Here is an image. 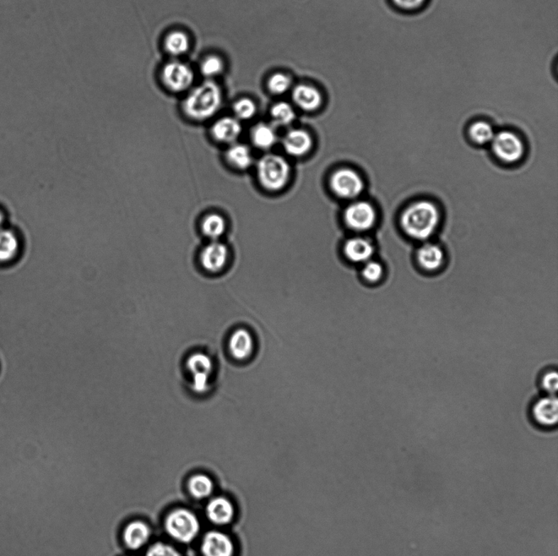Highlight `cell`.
<instances>
[{"instance_id": "obj_21", "label": "cell", "mask_w": 558, "mask_h": 556, "mask_svg": "<svg viewBox=\"0 0 558 556\" xmlns=\"http://www.w3.org/2000/svg\"><path fill=\"white\" fill-rule=\"evenodd\" d=\"M229 350L233 357L245 360L251 355L253 350V340L246 330L240 329L231 337Z\"/></svg>"}, {"instance_id": "obj_13", "label": "cell", "mask_w": 558, "mask_h": 556, "mask_svg": "<svg viewBox=\"0 0 558 556\" xmlns=\"http://www.w3.org/2000/svg\"><path fill=\"white\" fill-rule=\"evenodd\" d=\"M292 99L295 105L306 112L317 111L322 106L323 96L315 87L300 84L292 90Z\"/></svg>"}, {"instance_id": "obj_19", "label": "cell", "mask_w": 558, "mask_h": 556, "mask_svg": "<svg viewBox=\"0 0 558 556\" xmlns=\"http://www.w3.org/2000/svg\"><path fill=\"white\" fill-rule=\"evenodd\" d=\"M444 252L440 247L432 243H425L418 250L417 260L422 269L433 272L441 268L444 263Z\"/></svg>"}, {"instance_id": "obj_16", "label": "cell", "mask_w": 558, "mask_h": 556, "mask_svg": "<svg viewBox=\"0 0 558 556\" xmlns=\"http://www.w3.org/2000/svg\"><path fill=\"white\" fill-rule=\"evenodd\" d=\"M283 147L287 154L302 157L312 149V136L305 130L292 129L284 136Z\"/></svg>"}, {"instance_id": "obj_31", "label": "cell", "mask_w": 558, "mask_h": 556, "mask_svg": "<svg viewBox=\"0 0 558 556\" xmlns=\"http://www.w3.org/2000/svg\"><path fill=\"white\" fill-rule=\"evenodd\" d=\"M233 113L238 120L251 119L257 113L256 104L248 97L241 98L233 105Z\"/></svg>"}, {"instance_id": "obj_26", "label": "cell", "mask_w": 558, "mask_h": 556, "mask_svg": "<svg viewBox=\"0 0 558 556\" xmlns=\"http://www.w3.org/2000/svg\"><path fill=\"white\" fill-rule=\"evenodd\" d=\"M18 250L17 236L9 230H0V262H8L13 259Z\"/></svg>"}, {"instance_id": "obj_6", "label": "cell", "mask_w": 558, "mask_h": 556, "mask_svg": "<svg viewBox=\"0 0 558 556\" xmlns=\"http://www.w3.org/2000/svg\"><path fill=\"white\" fill-rule=\"evenodd\" d=\"M185 368L191 380V389L197 394H205L209 389L212 360L204 352H194L187 357Z\"/></svg>"}, {"instance_id": "obj_14", "label": "cell", "mask_w": 558, "mask_h": 556, "mask_svg": "<svg viewBox=\"0 0 558 556\" xmlns=\"http://www.w3.org/2000/svg\"><path fill=\"white\" fill-rule=\"evenodd\" d=\"M242 132L240 120L235 117L221 118L211 128V135L218 143L224 144L236 143Z\"/></svg>"}, {"instance_id": "obj_4", "label": "cell", "mask_w": 558, "mask_h": 556, "mask_svg": "<svg viewBox=\"0 0 558 556\" xmlns=\"http://www.w3.org/2000/svg\"><path fill=\"white\" fill-rule=\"evenodd\" d=\"M165 530L175 540L190 543L198 536L200 523L192 511L178 508L170 512L165 521Z\"/></svg>"}, {"instance_id": "obj_3", "label": "cell", "mask_w": 558, "mask_h": 556, "mask_svg": "<svg viewBox=\"0 0 558 556\" xmlns=\"http://www.w3.org/2000/svg\"><path fill=\"white\" fill-rule=\"evenodd\" d=\"M257 173L263 187L270 191H278L288 184L290 166L283 157L269 154L259 160Z\"/></svg>"}, {"instance_id": "obj_35", "label": "cell", "mask_w": 558, "mask_h": 556, "mask_svg": "<svg viewBox=\"0 0 558 556\" xmlns=\"http://www.w3.org/2000/svg\"><path fill=\"white\" fill-rule=\"evenodd\" d=\"M543 389L549 395H555L558 389V374L557 372H549L544 375L541 382Z\"/></svg>"}, {"instance_id": "obj_7", "label": "cell", "mask_w": 558, "mask_h": 556, "mask_svg": "<svg viewBox=\"0 0 558 556\" xmlns=\"http://www.w3.org/2000/svg\"><path fill=\"white\" fill-rule=\"evenodd\" d=\"M492 150L498 159L507 163L517 162L524 155L525 147L523 140L515 133L502 130L496 133L491 141Z\"/></svg>"}, {"instance_id": "obj_15", "label": "cell", "mask_w": 558, "mask_h": 556, "mask_svg": "<svg viewBox=\"0 0 558 556\" xmlns=\"http://www.w3.org/2000/svg\"><path fill=\"white\" fill-rule=\"evenodd\" d=\"M533 416L540 426L551 428L558 421V401L554 395L541 398L533 406Z\"/></svg>"}, {"instance_id": "obj_27", "label": "cell", "mask_w": 558, "mask_h": 556, "mask_svg": "<svg viewBox=\"0 0 558 556\" xmlns=\"http://www.w3.org/2000/svg\"><path fill=\"white\" fill-rule=\"evenodd\" d=\"M270 116L275 124L280 126H288L295 121L296 113L290 104L280 101L275 103L270 109Z\"/></svg>"}, {"instance_id": "obj_32", "label": "cell", "mask_w": 558, "mask_h": 556, "mask_svg": "<svg viewBox=\"0 0 558 556\" xmlns=\"http://www.w3.org/2000/svg\"><path fill=\"white\" fill-rule=\"evenodd\" d=\"M383 274V266L376 261H367L362 269V275L368 282H377Z\"/></svg>"}, {"instance_id": "obj_9", "label": "cell", "mask_w": 558, "mask_h": 556, "mask_svg": "<svg viewBox=\"0 0 558 556\" xmlns=\"http://www.w3.org/2000/svg\"><path fill=\"white\" fill-rule=\"evenodd\" d=\"M346 225L355 231H366L375 226L376 211L375 207L366 201L351 204L344 211Z\"/></svg>"}, {"instance_id": "obj_33", "label": "cell", "mask_w": 558, "mask_h": 556, "mask_svg": "<svg viewBox=\"0 0 558 556\" xmlns=\"http://www.w3.org/2000/svg\"><path fill=\"white\" fill-rule=\"evenodd\" d=\"M145 556H182V555L169 544L155 543L148 550Z\"/></svg>"}, {"instance_id": "obj_8", "label": "cell", "mask_w": 558, "mask_h": 556, "mask_svg": "<svg viewBox=\"0 0 558 556\" xmlns=\"http://www.w3.org/2000/svg\"><path fill=\"white\" fill-rule=\"evenodd\" d=\"M330 187L339 197L352 199L362 193L364 182L356 171L349 168H342L336 171L330 178Z\"/></svg>"}, {"instance_id": "obj_28", "label": "cell", "mask_w": 558, "mask_h": 556, "mask_svg": "<svg viewBox=\"0 0 558 556\" xmlns=\"http://www.w3.org/2000/svg\"><path fill=\"white\" fill-rule=\"evenodd\" d=\"M469 135L474 143L479 145L491 143L495 138V130L489 123L485 121L475 122L469 128Z\"/></svg>"}, {"instance_id": "obj_10", "label": "cell", "mask_w": 558, "mask_h": 556, "mask_svg": "<svg viewBox=\"0 0 558 556\" xmlns=\"http://www.w3.org/2000/svg\"><path fill=\"white\" fill-rule=\"evenodd\" d=\"M200 550L203 556H235V542L229 534L220 530H211L204 534Z\"/></svg>"}, {"instance_id": "obj_23", "label": "cell", "mask_w": 558, "mask_h": 556, "mask_svg": "<svg viewBox=\"0 0 558 556\" xmlns=\"http://www.w3.org/2000/svg\"><path fill=\"white\" fill-rule=\"evenodd\" d=\"M188 489L194 499H205L213 494L214 483L212 479L204 474H197L190 478Z\"/></svg>"}, {"instance_id": "obj_18", "label": "cell", "mask_w": 558, "mask_h": 556, "mask_svg": "<svg viewBox=\"0 0 558 556\" xmlns=\"http://www.w3.org/2000/svg\"><path fill=\"white\" fill-rule=\"evenodd\" d=\"M344 250L346 258L351 262L364 263L372 257L375 248L369 240L354 238L346 242Z\"/></svg>"}, {"instance_id": "obj_1", "label": "cell", "mask_w": 558, "mask_h": 556, "mask_svg": "<svg viewBox=\"0 0 558 556\" xmlns=\"http://www.w3.org/2000/svg\"><path fill=\"white\" fill-rule=\"evenodd\" d=\"M223 101L220 86L214 80L207 79L187 92L182 104V111L192 121H207L219 111Z\"/></svg>"}, {"instance_id": "obj_22", "label": "cell", "mask_w": 558, "mask_h": 556, "mask_svg": "<svg viewBox=\"0 0 558 556\" xmlns=\"http://www.w3.org/2000/svg\"><path fill=\"white\" fill-rule=\"evenodd\" d=\"M226 159L232 167L246 170L253 165V155L248 147L244 144L233 143L226 152Z\"/></svg>"}, {"instance_id": "obj_29", "label": "cell", "mask_w": 558, "mask_h": 556, "mask_svg": "<svg viewBox=\"0 0 558 556\" xmlns=\"http://www.w3.org/2000/svg\"><path fill=\"white\" fill-rule=\"evenodd\" d=\"M224 67L223 59L219 56L209 55L202 60L199 65V70L207 79L213 80L223 74Z\"/></svg>"}, {"instance_id": "obj_17", "label": "cell", "mask_w": 558, "mask_h": 556, "mask_svg": "<svg viewBox=\"0 0 558 556\" xmlns=\"http://www.w3.org/2000/svg\"><path fill=\"white\" fill-rule=\"evenodd\" d=\"M151 535V528L143 521H135L124 528V541L126 546L131 550H136L142 548L150 540Z\"/></svg>"}, {"instance_id": "obj_34", "label": "cell", "mask_w": 558, "mask_h": 556, "mask_svg": "<svg viewBox=\"0 0 558 556\" xmlns=\"http://www.w3.org/2000/svg\"><path fill=\"white\" fill-rule=\"evenodd\" d=\"M395 8L404 12H415L425 6L427 0H391Z\"/></svg>"}, {"instance_id": "obj_20", "label": "cell", "mask_w": 558, "mask_h": 556, "mask_svg": "<svg viewBox=\"0 0 558 556\" xmlns=\"http://www.w3.org/2000/svg\"><path fill=\"white\" fill-rule=\"evenodd\" d=\"M191 38L186 31L173 30L165 35V50L173 57H180L187 54L191 49Z\"/></svg>"}, {"instance_id": "obj_2", "label": "cell", "mask_w": 558, "mask_h": 556, "mask_svg": "<svg viewBox=\"0 0 558 556\" xmlns=\"http://www.w3.org/2000/svg\"><path fill=\"white\" fill-rule=\"evenodd\" d=\"M440 220L437 206L432 201L422 200L406 207L400 217V225L411 238L426 241L435 233Z\"/></svg>"}, {"instance_id": "obj_36", "label": "cell", "mask_w": 558, "mask_h": 556, "mask_svg": "<svg viewBox=\"0 0 558 556\" xmlns=\"http://www.w3.org/2000/svg\"><path fill=\"white\" fill-rule=\"evenodd\" d=\"M3 221H4V214L2 213V211H0V226L2 225Z\"/></svg>"}, {"instance_id": "obj_5", "label": "cell", "mask_w": 558, "mask_h": 556, "mask_svg": "<svg viewBox=\"0 0 558 556\" xmlns=\"http://www.w3.org/2000/svg\"><path fill=\"white\" fill-rule=\"evenodd\" d=\"M195 79L196 76L191 65L180 60H172L161 69L162 84L173 94H187L194 86Z\"/></svg>"}, {"instance_id": "obj_25", "label": "cell", "mask_w": 558, "mask_h": 556, "mask_svg": "<svg viewBox=\"0 0 558 556\" xmlns=\"http://www.w3.org/2000/svg\"><path fill=\"white\" fill-rule=\"evenodd\" d=\"M200 228L204 235L211 241H218L226 231V221L223 216L217 213H211L203 218Z\"/></svg>"}, {"instance_id": "obj_12", "label": "cell", "mask_w": 558, "mask_h": 556, "mask_svg": "<svg viewBox=\"0 0 558 556\" xmlns=\"http://www.w3.org/2000/svg\"><path fill=\"white\" fill-rule=\"evenodd\" d=\"M229 249L225 244L218 241H211L205 246L199 255V263L202 268L210 274L223 270L229 259Z\"/></svg>"}, {"instance_id": "obj_11", "label": "cell", "mask_w": 558, "mask_h": 556, "mask_svg": "<svg viewBox=\"0 0 558 556\" xmlns=\"http://www.w3.org/2000/svg\"><path fill=\"white\" fill-rule=\"evenodd\" d=\"M205 514L213 525L226 526L235 520L236 510L230 499L225 496H217L209 501Z\"/></svg>"}, {"instance_id": "obj_24", "label": "cell", "mask_w": 558, "mask_h": 556, "mask_svg": "<svg viewBox=\"0 0 558 556\" xmlns=\"http://www.w3.org/2000/svg\"><path fill=\"white\" fill-rule=\"evenodd\" d=\"M251 138L254 145L261 150H269L278 140V134L273 126L267 123H259L253 128Z\"/></svg>"}, {"instance_id": "obj_30", "label": "cell", "mask_w": 558, "mask_h": 556, "mask_svg": "<svg viewBox=\"0 0 558 556\" xmlns=\"http://www.w3.org/2000/svg\"><path fill=\"white\" fill-rule=\"evenodd\" d=\"M292 79L290 76L283 73H275L270 76L268 81V89L270 94L280 96L286 94L291 89Z\"/></svg>"}]
</instances>
